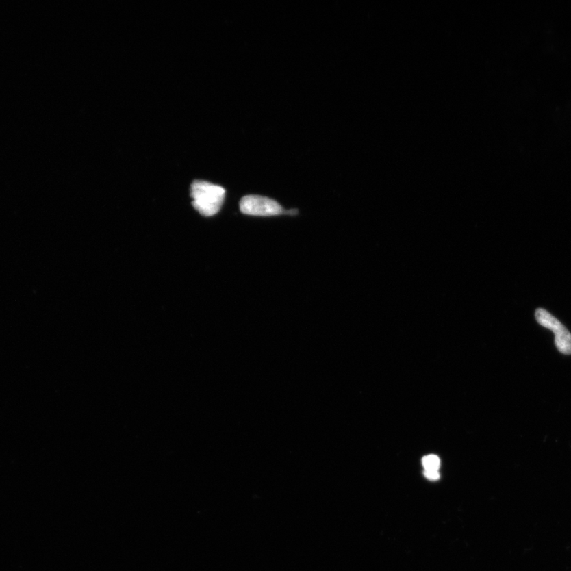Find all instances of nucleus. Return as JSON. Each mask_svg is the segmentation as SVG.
<instances>
[{"mask_svg":"<svg viewBox=\"0 0 571 571\" xmlns=\"http://www.w3.org/2000/svg\"><path fill=\"white\" fill-rule=\"evenodd\" d=\"M192 197L195 210L203 216H214L221 210L225 190L218 185L196 180L192 185Z\"/></svg>","mask_w":571,"mask_h":571,"instance_id":"1","label":"nucleus"},{"mask_svg":"<svg viewBox=\"0 0 571 571\" xmlns=\"http://www.w3.org/2000/svg\"><path fill=\"white\" fill-rule=\"evenodd\" d=\"M535 318L537 322L555 334V344L561 353L571 354V333L565 325L550 314L547 310L539 308L535 310Z\"/></svg>","mask_w":571,"mask_h":571,"instance_id":"2","label":"nucleus"},{"mask_svg":"<svg viewBox=\"0 0 571 571\" xmlns=\"http://www.w3.org/2000/svg\"><path fill=\"white\" fill-rule=\"evenodd\" d=\"M240 209L244 214L253 216H274L283 213L279 203L259 195H247L240 200Z\"/></svg>","mask_w":571,"mask_h":571,"instance_id":"3","label":"nucleus"},{"mask_svg":"<svg viewBox=\"0 0 571 571\" xmlns=\"http://www.w3.org/2000/svg\"><path fill=\"white\" fill-rule=\"evenodd\" d=\"M422 465L424 470H438L440 466V460L437 455H427L422 459Z\"/></svg>","mask_w":571,"mask_h":571,"instance_id":"4","label":"nucleus"},{"mask_svg":"<svg viewBox=\"0 0 571 571\" xmlns=\"http://www.w3.org/2000/svg\"><path fill=\"white\" fill-rule=\"evenodd\" d=\"M424 475L425 478L431 481H437L440 479V474L438 470H424Z\"/></svg>","mask_w":571,"mask_h":571,"instance_id":"5","label":"nucleus"}]
</instances>
